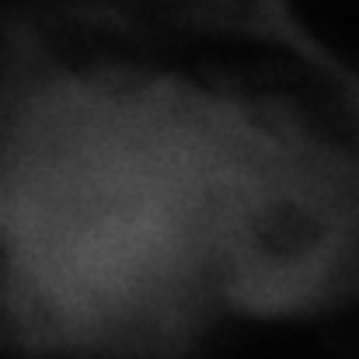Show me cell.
Wrapping results in <instances>:
<instances>
[{
  "instance_id": "obj_1",
  "label": "cell",
  "mask_w": 359,
  "mask_h": 359,
  "mask_svg": "<svg viewBox=\"0 0 359 359\" xmlns=\"http://www.w3.org/2000/svg\"><path fill=\"white\" fill-rule=\"evenodd\" d=\"M234 102L126 67L0 84V342L157 359L293 293Z\"/></svg>"
}]
</instances>
